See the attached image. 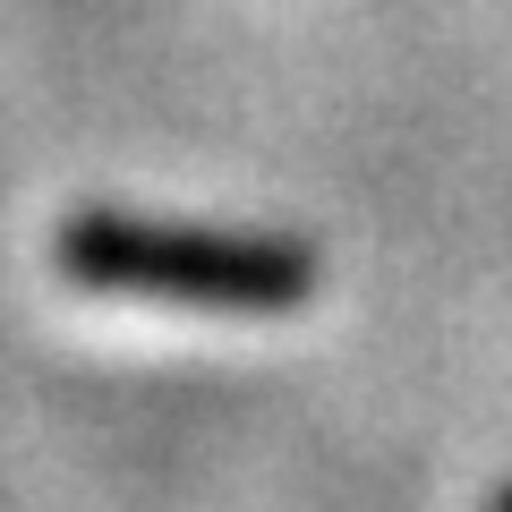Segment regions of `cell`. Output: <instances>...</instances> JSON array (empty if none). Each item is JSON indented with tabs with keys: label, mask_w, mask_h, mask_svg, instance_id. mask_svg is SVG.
I'll return each mask as SVG.
<instances>
[{
	"label": "cell",
	"mask_w": 512,
	"mask_h": 512,
	"mask_svg": "<svg viewBox=\"0 0 512 512\" xmlns=\"http://www.w3.org/2000/svg\"><path fill=\"white\" fill-rule=\"evenodd\" d=\"M52 265L77 291L171 299L222 316H291L316 299L325 256L291 231H205V222H146L120 205H86L52 231Z\"/></svg>",
	"instance_id": "6da1fadb"
},
{
	"label": "cell",
	"mask_w": 512,
	"mask_h": 512,
	"mask_svg": "<svg viewBox=\"0 0 512 512\" xmlns=\"http://www.w3.org/2000/svg\"><path fill=\"white\" fill-rule=\"evenodd\" d=\"M487 512H512V487H495V495H487Z\"/></svg>",
	"instance_id": "7a4b0ae2"
}]
</instances>
